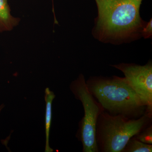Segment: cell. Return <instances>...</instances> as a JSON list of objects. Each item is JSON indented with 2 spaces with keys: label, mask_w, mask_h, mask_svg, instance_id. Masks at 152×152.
<instances>
[{
  "label": "cell",
  "mask_w": 152,
  "mask_h": 152,
  "mask_svg": "<svg viewBox=\"0 0 152 152\" xmlns=\"http://www.w3.org/2000/svg\"><path fill=\"white\" fill-rule=\"evenodd\" d=\"M152 19L146 25H144L142 28L141 33L142 35L145 38H150L152 36Z\"/></svg>",
  "instance_id": "10"
},
{
  "label": "cell",
  "mask_w": 152,
  "mask_h": 152,
  "mask_svg": "<svg viewBox=\"0 0 152 152\" xmlns=\"http://www.w3.org/2000/svg\"><path fill=\"white\" fill-rule=\"evenodd\" d=\"M152 114L148 112L137 118L113 115L104 111L98 118L96 139L99 152H122L128 142L151 124Z\"/></svg>",
  "instance_id": "3"
},
{
  "label": "cell",
  "mask_w": 152,
  "mask_h": 152,
  "mask_svg": "<svg viewBox=\"0 0 152 152\" xmlns=\"http://www.w3.org/2000/svg\"><path fill=\"white\" fill-rule=\"evenodd\" d=\"M70 89L80 101L84 116L79 124L76 137L81 142L83 152H99L96 139V126L99 117L105 111L88 89L83 75L72 82Z\"/></svg>",
  "instance_id": "4"
},
{
  "label": "cell",
  "mask_w": 152,
  "mask_h": 152,
  "mask_svg": "<svg viewBox=\"0 0 152 152\" xmlns=\"http://www.w3.org/2000/svg\"><path fill=\"white\" fill-rule=\"evenodd\" d=\"M56 96L53 92L52 91L48 88L45 90V101L46 102L45 113V136L46 142L45 152H53V150L51 148L49 145L50 129L51 124L52 118V103Z\"/></svg>",
  "instance_id": "6"
},
{
  "label": "cell",
  "mask_w": 152,
  "mask_h": 152,
  "mask_svg": "<svg viewBox=\"0 0 152 152\" xmlns=\"http://www.w3.org/2000/svg\"><path fill=\"white\" fill-rule=\"evenodd\" d=\"M15 22L10 12L7 0H0V31L11 29Z\"/></svg>",
  "instance_id": "7"
},
{
  "label": "cell",
  "mask_w": 152,
  "mask_h": 152,
  "mask_svg": "<svg viewBox=\"0 0 152 152\" xmlns=\"http://www.w3.org/2000/svg\"><path fill=\"white\" fill-rule=\"evenodd\" d=\"M152 144L144 143L136 139L134 136L128 142L122 152H151Z\"/></svg>",
  "instance_id": "8"
},
{
  "label": "cell",
  "mask_w": 152,
  "mask_h": 152,
  "mask_svg": "<svg viewBox=\"0 0 152 152\" xmlns=\"http://www.w3.org/2000/svg\"><path fill=\"white\" fill-rule=\"evenodd\" d=\"M134 137L142 142L152 145V124L138 133Z\"/></svg>",
  "instance_id": "9"
},
{
  "label": "cell",
  "mask_w": 152,
  "mask_h": 152,
  "mask_svg": "<svg viewBox=\"0 0 152 152\" xmlns=\"http://www.w3.org/2000/svg\"><path fill=\"white\" fill-rule=\"evenodd\" d=\"M98 17L95 32L100 40L133 37L144 26L140 15L142 0H95Z\"/></svg>",
  "instance_id": "1"
},
{
  "label": "cell",
  "mask_w": 152,
  "mask_h": 152,
  "mask_svg": "<svg viewBox=\"0 0 152 152\" xmlns=\"http://www.w3.org/2000/svg\"><path fill=\"white\" fill-rule=\"evenodd\" d=\"M87 86L105 111L137 118L146 112V106L125 77L113 76L91 77Z\"/></svg>",
  "instance_id": "2"
},
{
  "label": "cell",
  "mask_w": 152,
  "mask_h": 152,
  "mask_svg": "<svg viewBox=\"0 0 152 152\" xmlns=\"http://www.w3.org/2000/svg\"><path fill=\"white\" fill-rule=\"evenodd\" d=\"M5 107V105L4 104H2L0 105V113L1 112V111L4 108V107Z\"/></svg>",
  "instance_id": "11"
},
{
  "label": "cell",
  "mask_w": 152,
  "mask_h": 152,
  "mask_svg": "<svg viewBox=\"0 0 152 152\" xmlns=\"http://www.w3.org/2000/svg\"><path fill=\"white\" fill-rule=\"evenodd\" d=\"M121 71L125 78L146 106V112L152 114V65L141 66L133 64L114 65Z\"/></svg>",
  "instance_id": "5"
}]
</instances>
